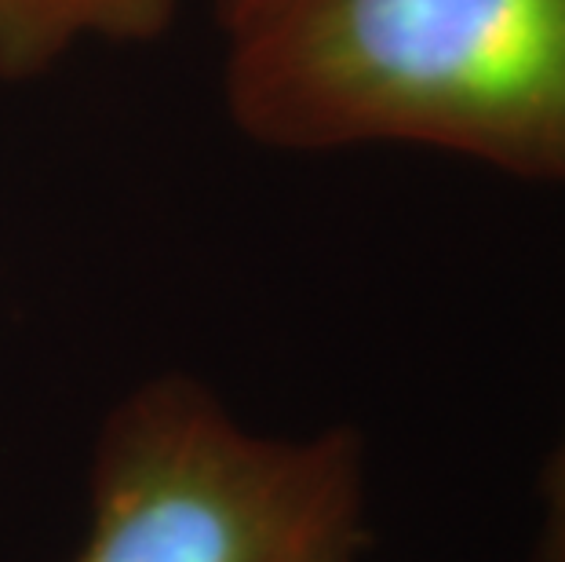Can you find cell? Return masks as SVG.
Wrapping results in <instances>:
<instances>
[{"label":"cell","mask_w":565,"mask_h":562,"mask_svg":"<svg viewBox=\"0 0 565 562\" xmlns=\"http://www.w3.org/2000/svg\"><path fill=\"white\" fill-rule=\"evenodd\" d=\"M226 30L259 142H413L565 183V0H256Z\"/></svg>","instance_id":"obj_1"},{"label":"cell","mask_w":565,"mask_h":562,"mask_svg":"<svg viewBox=\"0 0 565 562\" xmlns=\"http://www.w3.org/2000/svg\"><path fill=\"white\" fill-rule=\"evenodd\" d=\"M77 562H358L362 446L351 432L252 438L190 380L136 391L95 457Z\"/></svg>","instance_id":"obj_2"},{"label":"cell","mask_w":565,"mask_h":562,"mask_svg":"<svg viewBox=\"0 0 565 562\" xmlns=\"http://www.w3.org/2000/svg\"><path fill=\"white\" fill-rule=\"evenodd\" d=\"M175 0H0V74L26 77L77 38H150Z\"/></svg>","instance_id":"obj_3"},{"label":"cell","mask_w":565,"mask_h":562,"mask_svg":"<svg viewBox=\"0 0 565 562\" xmlns=\"http://www.w3.org/2000/svg\"><path fill=\"white\" fill-rule=\"evenodd\" d=\"M540 500L544 516H540L533 562H565V435L540 478Z\"/></svg>","instance_id":"obj_4"},{"label":"cell","mask_w":565,"mask_h":562,"mask_svg":"<svg viewBox=\"0 0 565 562\" xmlns=\"http://www.w3.org/2000/svg\"><path fill=\"white\" fill-rule=\"evenodd\" d=\"M256 0H220V11H223V22H231V19H237L242 11H248Z\"/></svg>","instance_id":"obj_5"}]
</instances>
